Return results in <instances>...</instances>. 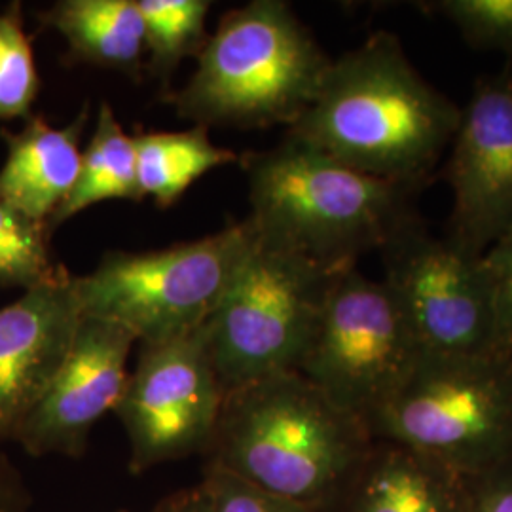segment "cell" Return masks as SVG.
Listing matches in <instances>:
<instances>
[{"label": "cell", "mask_w": 512, "mask_h": 512, "mask_svg": "<svg viewBox=\"0 0 512 512\" xmlns=\"http://www.w3.org/2000/svg\"><path fill=\"white\" fill-rule=\"evenodd\" d=\"M459 114L399 37L378 31L332 59L315 101L287 133L366 175L427 188Z\"/></svg>", "instance_id": "6da1fadb"}, {"label": "cell", "mask_w": 512, "mask_h": 512, "mask_svg": "<svg viewBox=\"0 0 512 512\" xmlns=\"http://www.w3.org/2000/svg\"><path fill=\"white\" fill-rule=\"evenodd\" d=\"M372 442L363 421L293 370L224 395L205 454L211 467L327 512Z\"/></svg>", "instance_id": "7a4b0ae2"}, {"label": "cell", "mask_w": 512, "mask_h": 512, "mask_svg": "<svg viewBox=\"0 0 512 512\" xmlns=\"http://www.w3.org/2000/svg\"><path fill=\"white\" fill-rule=\"evenodd\" d=\"M258 238L342 272L384 247L418 215L425 188L351 169L285 135L274 148L241 156Z\"/></svg>", "instance_id": "3957f363"}, {"label": "cell", "mask_w": 512, "mask_h": 512, "mask_svg": "<svg viewBox=\"0 0 512 512\" xmlns=\"http://www.w3.org/2000/svg\"><path fill=\"white\" fill-rule=\"evenodd\" d=\"M332 57L285 0H253L226 12L179 92H167L194 126L289 129L310 109Z\"/></svg>", "instance_id": "277c9868"}, {"label": "cell", "mask_w": 512, "mask_h": 512, "mask_svg": "<svg viewBox=\"0 0 512 512\" xmlns=\"http://www.w3.org/2000/svg\"><path fill=\"white\" fill-rule=\"evenodd\" d=\"M372 440L406 446L459 475L512 463V357L423 353L368 420Z\"/></svg>", "instance_id": "5b68a950"}, {"label": "cell", "mask_w": 512, "mask_h": 512, "mask_svg": "<svg viewBox=\"0 0 512 512\" xmlns=\"http://www.w3.org/2000/svg\"><path fill=\"white\" fill-rule=\"evenodd\" d=\"M256 241L251 220L158 251H110L76 275L84 317L129 330L141 346L200 329L232 287Z\"/></svg>", "instance_id": "8992f818"}, {"label": "cell", "mask_w": 512, "mask_h": 512, "mask_svg": "<svg viewBox=\"0 0 512 512\" xmlns=\"http://www.w3.org/2000/svg\"><path fill=\"white\" fill-rule=\"evenodd\" d=\"M338 274L256 234L232 287L205 323L224 395L298 370Z\"/></svg>", "instance_id": "52a82bcc"}, {"label": "cell", "mask_w": 512, "mask_h": 512, "mask_svg": "<svg viewBox=\"0 0 512 512\" xmlns=\"http://www.w3.org/2000/svg\"><path fill=\"white\" fill-rule=\"evenodd\" d=\"M421 355L420 342L384 281L353 266L336 275L296 372L365 423Z\"/></svg>", "instance_id": "ba28073f"}, {"label": "cell", "mask_w": 512, "mask_h": 512, "mask_svg": "<svg viewBox=\"0 0 512 512\" xmlns=\"http://www.w3.org/2000/svg\"><path fill=\"white\" fill-rule=\"evenodd\" d=\"M384 285L414 330L423 353H501L484 255L435 236L420 213L380 249Z\"/></svg>", "instance_id": "9c48e42d"}, {"label": "cell", "mask_w": 512, "mask_h": 512, "mask_svg": "<svg viewBox=\"0 0 512 512\" xmlns=\"http://www.w3.org/2000/svg\"><path fill=\"white\" fill-rule=\"evenodd\" d=\"M224 403L205 325L141 346L114 414L129 442V471L205 454Z\"/></svg>", "instance_id": "30bf717a"}, {"label": "cell", "mask_w": 512, "mask_h": 512, "mask_svg": "<svg viewBox=\"0 0 512 512\" xmlns=\"http://www.w3.org/2000/svg\"><path fill=\"white\" fill-rule=\"evenodd\" d=\"M446 181L452 190L448 238L484 255L512 230V63L478 78L459 114Z\"/></svg>", "instance_id": "8fae6325"}, {"label": "cell", "mask_w": 512, "mask_h": 512, "mask_svg": "<svg viewBox=\"0 0 512 512\" xmlns=\"http://www.w3.org/2000/svg\"><path fill=\"white\" fill-rule=\"evenodd\" d=\"M135 342L124 327L82 315L67 359L14 442L35 458L84 456L93 425L122 399Z\"/></svg>", "instance_id": "7c38bea8"}, {"label": "cell", "mask_w": 512, "mask_h": 512, "mask_svg": "<svg viewBox=\"0 0 512 512\" xmlns=\"http://www.w3.org/2000/svg\"><path fill=\"white\" fill-rule=\"evenodd\" d=\"M82 321L76 275L25 291L0 310V446L40 403Z\"/></svg>", "instance_id": "4fadbf2b"}, {"label": "cell", "mask_w": 512, "mask_h": 512, "mask_svg": "<svg viewBox=\"0 0 512 512\" xmlns=\"http://www.w3.org/2000/svg\"><path fill=\"white\" fill-rule=\"evenodd\" d=\"M471 478L401 444L374 440L327 512H467Z\"/></svg>", "instance_id": "5bb4252c"}, {"label": "cell", "mask_w": 512, "mask_h": 512, "mask_svg": "<svg viewBox=\"0 0 512 512\" xmlns=\"http://www.w3.org/2000/svg\"><path fill=\"white\" fill-rule=\"evenodd\" d=\"M90 105L65 128H52L42 116H29L21 131H2L8 148L0 169V203L46 222L71 194L82 164V135Z\"/></svg>", "instance_id": "9a60e30c"}, {"label": "cell", "mask_w": 512, "mask_h": 512, "mask_svg": "<svg viewBox=\"0 0 512 512\" xmlns=\"http://www.w3.org/2000/svg\"><path fill=\"white\" fill-rule=\"evenodd\" d=\"M38 19L65 38L73 61L139 78L147 54L137 0H57Z\"/></svg>", "instance_id": "2e32d148"}, {"label": "cell", "mask_w": 512, "mask_h": 512, "mask_svg": "<svg viewBox=\"0 0 512 512\" xmlns=\"http://www.w3.org/2000/svg\"><path fill=\"white\" fill-rule=\"evenodd\" d=\"M137 154V179L143 198L158 207H171L184 192L222 165L241 164V156L211 141L209 129L150 131L133 135Z\"/></svg>", "instance_id": "e0dca14e"}, {"label": "cell", "mask_w": 512, "mask_h": 512, "mask_svg": "<svg viewBox=\"0 0 512 512\" xmlns=\"http://www.w3.org/2000/svg\"><path fill=\"white\" fill-rule=\"evenodd\" d=\"M107 200L141 202L143 194L137 179L135 141L118 122L114 109L103 101L92 139L82 152L80 173L73 190L48 220L50 232L54 234L63 222Z\"/></svg>", "instance_id": "ac0fdd59"}, {"label": "cell", "mask_w": 512, "mask_h": 512, "mask_svg": "<svg viewBox=\"0 0 512 512\" xmlns=\"http://www.w3.org/2000/svg\"><path fill=\"white\" fill-rule=\"evenodd\" d=\"M145 21L148 73L164 88L186 57H198L207 42L209 0H137Z\"/></svg>", "instance_id": "d6986e66"}, {"label": "cell", "mask_w": 512, "mask_h": 512, "mask_svg": "<svg viewBox=\"0 0 512 512\" xmlns=\"http://www.w3.org/2000/svg\"><path fill=\"white\" fill-rule=\"evenodd\" d=\"M50 238L46 222L0 203V287L31 291L69 277L71 272L54 260Z\"/></svg>", "instance_id": "ffe728a7"}, {"label": "cell", "mask_w": 512, "mask_h": 512, "mask_svg": "<svg viewBox=\"0 0 512 512\" xmlns=\"http://www.w3.org/2000/svg\"><path fill=\"white\" fill-rule=\"evenodd\" d=\"M40 92V76L23 29L21 4L0 12V120L29 116Z\"/></svg>", "instance_id": "44dd1931"}, {"label": "cell", "mask_w": 512, "mask_h": 512, "mask_svg": "<svg viewBox=\"0 0 512 512\" xmlns=\"http://www.w3.org/2000/svg\"><path fill=\"white\" fill-rule=\"evenodd\" d=\"M423 6L452 23L469 46L512 57V0H439Z\"/></svg>", "instance_id": "7402d4cb"}, {"label": "cell", "mask_w": 512, "mask_h": 512, "mask_svg": "<svg viewBox=\"0 0 512 512\" xmlns=\"http://www.w3.org/2000/svg\"><path fill=\"white\" fill-rule=\"evenodd\" d=\"M211 512H323L268 494L219 467L205 465L200 482Z\"/></svg>", "instance_id": "603a6c76"}, {"label": "cell", "mask_w": 512, "mask_h": 512, "mask_svg": "<svg viewBox=\"0 0 512 512\" xmlns=\"http://www.w3.org/2000/svg\"><path fill=\"white\" fill-rule=\"evenodd\" d=\"M497 349L512 357V230L484 253Z\"/></svg>", "instance_id": "cb8c5ba5"}, {"label": "cell", "mask_w": 512, "mask_h": 512, "mask_svg": "<svg viewBox=\"0 0 512 512\" xmlns=\"http://www.w3.org/2000/svg\"><path fill=\"white\" fill-rule=\"evenodd\" d=\"M467 512H512V463L471 478Z\"/></svg>", "instance_id": "d4e9b609"}, {"label": "cell", "mask_w": 512, "mask_h": 512, "mask_svg": "<svg viewBox=\"0 0 512 512\" xmlns=\"http://www.w3.org/2000/svg\"><path fill=\"white\" fill-rule=\"evenodd\" d=\"M33 497L25 478L0 450V512H29Z\"/></svg>", "instance_id": "484cf974"}, {"label": "cell", "mask_w": 512, "mask_h": 512, "mask_svg": "<svg viewBox=\"0 0 512 512\" xmlns=\"http://www.w3.org/2000/svg\"><path fill=\"white\" fill-rule=\"evenodd\" d=\"M154 512H211V507L202 484H196L165 497Z\"/></svg>", "instance_id": "4316f807"}]
</instances>
